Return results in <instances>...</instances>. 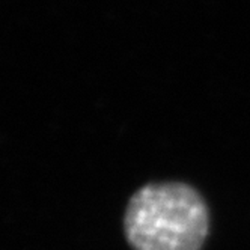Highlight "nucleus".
I'll return each instance as SVG.
<instances>
[{
    "label": "nucleus",
    "mask_w": 250,
    "mask_h": 250,
    "mask_svg": "<svg viewBox=\"0 0 250 250\" xmlns=\"http://www.w3.org/2000/svg\"><path fill=\"white\" fill-rule=\"evenodd\" d=\"M208 229L204 198L184 183L144 186L124 214V232L134 250H201Z\"/></svg>",
    "instance_id": "1"
}]
</instances>
